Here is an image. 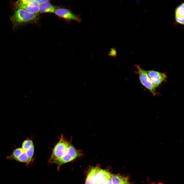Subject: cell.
<instances>
[{
  "mask_svg": "<svg viewBox=\"0 0 184 184\" xmlns=\"http://www.w3.org/2000/svg\"><path fill=\"white\" fill-rule=\"evenodd\" d=\"M110 177V174L109 172L98 168L96 175V183L103 184L107 179Z\"/></svg>",
  "mask_w": 184,
  "mask_h": 184,
  "instance_id": "ba28073f",
  "label": "cell"
},
{
  "mask_svg": "<svg viewBox=\"0 0 184 184\" xmlns=\"http://www.w3.org/2000/svg\"><path fill=\"white\" fill-rule=\"evenodd\" d=\"M98 167L92 168L89 172L85 184H96V175Z\"/></svg>",
  "mask_w": 184,
  "mask_h": 184,
  "instance_id": "30bf717a",
  "label": "cell"
},
{
  "mask_svg": "<svg viewBox=\"0 0 184 184\" xmlns=\"http://www.w3.org/2000/svg\"><path fill=\"white\" fill-rule=\"evenodd\" d=\"M15 6L17 9H21L36 14L39 12L40 4L37 0H21L17 1Z\"/></svg>",
  "mask_w": 184,
  "mask_h": 184,
  "instance_id": "5b68a950",
  "label": "cell"
},
{
  "mask_svg": "<svg viewBox=\"0 0 184 184\" xmlns=\"http://www.w3.org/2000/svg\"><path fill=\"white\" fill-rule=\"evenodd\" d=\"M81 154L71 143H70L68 150L61 158L53 161L52 163L57 165L59 167L62 165L71 162L79 156Z\"/></svg>",
  "mask_w": 184,
  "mask_h": 184,
  "instance_id": "277c9868",
  "label": "cell"
},
{
  "mask_svg": "<svg viewBox=\"0 0 184 184\" xmlns=\"http://www.w3.org/2000/svg\"><path fill=\"white\" fill-rule=\"evenodd\" d=\"M36 17L35 14L31 13L21 9H17L10 17L13 25L16 27L34 20Z\"/></svg>",
  "mask_w": 184,
  "mask_h": 184,
  "instance_id": "6da1fadb",
  "label": "cell"
},
{
  "mask_svg": "<svg viewBox=\"0 0 184 184\" xmlns=\"http://www.w3.org/2000/svg\"><path fill=\"white\" fill-rule=\"evenodd\" d=\"M33 144L32 141L28 138L23 141L22 145L21 148L24 150H26Z\"/></svg>",
  "mask_w": 184,
  "mask_h": 184,
  "instance_id": "5bb4252c",
  "label": "cell"
},
{
  "mask_svg": "<svg viewBox=\"0 0 184 184\" xmlns=\"http://www.w3.org/2000/svg\"><path fill=\"white\" fill-rule=\"evenodd\" d=\"M25 151L28 158L31 160L34 152V147L33 144L28 149Z\"/></svg>",
  "mask_w": 184,
  "mask_h": 184,
  "instance_id": "9a60e30c",
  "label": "cell"
},
{
  "mask_svg": "<svg viewBox=\"0 0 184 184\" xmlns=\"http://www.w3.org/2000/svg\"><path fill=\"white\" fill-rule=\"evenodd\" d=\"M126 184H130V182L128 181L127 183Z\"/></svg>",
  "mask_w": 184,
  "mask_h": 184,
  "instance_id": "ffe728a7",
  "label": "cell"
},
{
  "mask_svg": "<svg viewBox=\"0 0 184 184\" xmlns=\"http://www.w3.org/2000/svg\"><path fill=\"white\" fill-rule=\"evenodd\" d=\"M54 13L58 17L68 21L74 20L80 23L82 20L79 16L74 14L66 8L61 7L56 8Z\"/></svg>",
  "mask_w": 184,
  "mask_h": 184,
  "instance_id": "52a82bcc",
  "label": "cell"
},
{
  "mask_svg": "<svg viewBox=\"0 0 184 184\" xmlns=\"http://www.w3.org/2000/svg\"><path fill=\"white\" fill-rule=\"evenodd\" d=\"M70 143L62 134L59 141L53 149L50 159V162L52 163L53 161L60 159L63 157L67 152Z\"/></svg>",
  "mask_w": 184,
  "mask_h": 184,
  "instance_id": "7a4b0ae2",
  "label": "cell"
},
{
  "mask_svg": "<svg viewBox=\"0 0 184 184\" xmlns=\"http://www.w3.org/2000/svg\"><path fill=\"white\" fill-rule=\"evenodd\" d=\"M153 84L156 88L160 86L162 83L165 82L167 76L165 73L161 72L154 70L146 71Z\"/></svg>",
  "mask_w": 184,
  "mask_h": 184,
  "instance_id": "8992f818",
  "label": "cell"
},
{
  "mask_svg": "<svg viewBox=\"0 0 184 184\" xmlns=\"http://www.w3.org/2000/svg\"><path fill=\"white\" fill-rule=\"evenodd\" d=\"M56 8L49 2H48L40 5L39 12L40 13H54Z\"/></svg>",
  "mask_w": 184,
  "mask_h": 184,
  "instance_id": "9c48e42d",
  "label": "cell"
},
{
  "mask_svg": "<svg viewBox=\"0 0 184 184\" xmlns=\"http://www.w3.org/2000/svg\"><path fill=\"white\" fill-rule=\"evenodd\" d=\"M22 149L21 153L15 160L20 162L28 164L31 162V160L28 158L25 151L22 148Z\"/></svg>",
  "mask_w": 184,
  "mask_h": 184,
  "instance_id": "7c38bea8",
  "label": "cell"
},
{
  "mask_svg": "<svg viewBox=\"0 0 184 184\" xmlns=\"http://www.w3.org/2000/svg\"><path fill=\"white\" fill-rule=\"evenodd\" d=\"M96 184H101V183H96Z\"/></svg>",
  "mask_w": 184,
  "mask_h": 184,
  "instance_id": "44dd1931",
  "label": "cell"
},
{
  "mask_svg": "<svg viewBox=\"0 0 184 184\" xmlns=\"http://www.w3.org/2000/svg\"><path fill=\"white\" fill-rule=\"evenodd\" d=\"M117 54V52L115 48H111L109 52V56L111 57H116Z\"/></svg>",
  "mask_w": 184,
  "mask_h": 184,
  "instance_id": "2e32d148",
  "label": "cell"
},
{
  "mask_svg": "<svg viewBox=\"0 0 184 184\" xmlns=\"http://www.w3.org/2000/svg\"><path fill=\"white\" fill-rule=\"evenodd\" d=\"M103 184H112L111 177L107 179Z\"/></svg>",
  "mask_w": 184,
  "mask_h": 184,
  "instance_id": "ac0fdd59",
  "label": "cell"
},
{
  "mask_svg": "<svg viewBox=\"0 0 184 184\" xmlns=\"http://www.w3.org/2000/svg\"><path fill=\"white\" fill-rule=\"evenodd\" d=\"M37 1L40 5L43 4L46 2L49 1L48 0H37Z\"/></svg>",
  "mask_w": 184,
  "mask_h": 184,
  "instance_id": "d6986e66",
  "label": "cell"
},
{
  "mask_svg": "<svg viewBox=\"0 0 184 184\" xmlns=\"http://www.w3.org/2000/svg\"><path fill=\"white\" fill-rule=\"evenodd\" d=\"M112 184H126L129 181L126 178L119 175L110 174Z\"/></svg>",
  "mask_w": 184,
  "mask_h": 184,
  "instance_id": "8fae6325",
  "label": "cell"
},
{
  "mask_svg": "<svg viewBox=\"0 0 184 184\" xmlns=\"http://www.w3.org/2000/svg\"><path fill=\"white\" fill-rule=\"evenodd\" d=\"M137 69V73L138 75L139 81L141 84L148 90L154 96L158 94L156 88L150 80L146 71L139 65H135Z\"/></svg>",
  "mask_w": 184,
  "mask_h": 184,
  "instance_id": "3957f363",
  "label": "cell"
},
{
  "mask_svg": "<svg viewBox=\"0 0 184 184\" xmlns=\"http://www.w3.org/2000/svg\"><path fill=\"white\" fill-rule=\"evenodd\" d=\"M175 17H184V3H182L178 6L175 10Z\"/></svg>",
  "mask_w": 184,
  "mask_h": 184,
  "instance_id": "4fadbf2b",
  "label": "cell"
},
{
  "mask_svg": "<svg viewBox=\"0 0 184 184\" xmlns=\"http://www.w3.org/2000/svg\"><path fill=\"white\" fill-rule=\"evenodd\" d=\"M176 22L181 25L184 24V17H175Z\"/></svg>",
  "mask_w": 184,
  "mask_h": 184,
  "instance_id": "e0dca14e",
  "label": "cell"
}]
</instances>
